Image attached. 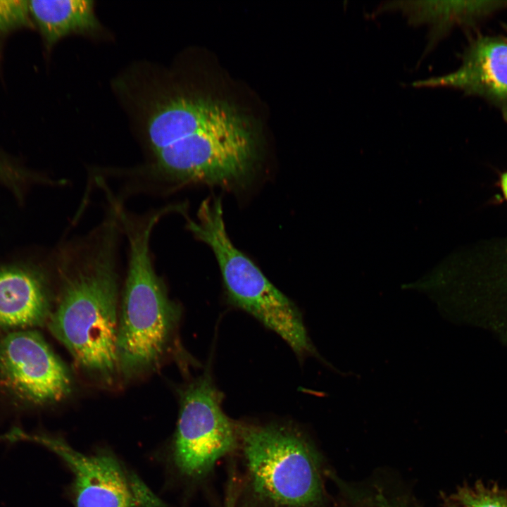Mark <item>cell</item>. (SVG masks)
<instances>
[{
  "label": "cell",
  "instance_id": "6da1fadb",
  "mask_svg": "<svg viewBox=\"0 0 507 507\" xmlns=\"http://www.w3.org/2000/svg\"><path fill=\"white\" fill-rule=\"evenodd\" d=\"M118 223L112 210L101 225L64 252L58 264V300L48 320L75 362L106 379L119 370Z\"/></svg>",
  "mask_w": 507,
  "mask_h": 507
},
{
  "label": "cell",
  "instance_id": "7a4b0ae2",
  "mask_svg": "<svg viewBox=\"0 0 507 507\" xmlns=\"http://www.w3.org/2000/svg\"><path fill=\"white\" fill-rule=\"evenodd\" d=\"M168 211L141 218L120 207L117 214L129 242L127 278L118 319V369L130 375L154 365L163 355L178 318V309L155 272L150 254V236Z\"/></svg>",
  "mask_w": 507,
  "mask_h": 507
},
{
  "label": "cell",
  "instance_id": "3957f363",
  "mask_svg": "<svg viewBox=\"0 0 507 507\" xmlns=\"http://www.w3.org/2000/svg\"><path fill=\"white\" fill-rule=\"evenodd\" d=\"M223 214L220 202H206L199 207L197 220H188L187 227L213 250L229 299L277 333L299 356L316 355L300 311L234 246Z\"/></svg>",
  "mask_w": 507,
  "mask_h": 507
},
{
  "label": "cell",
  "instance_id": "277c9868",
  "mask_svg": "<svg viewBox=\"0 0 507 507\" xmlns=\"http://www.w3.org/2000/svg\"><path fill=\"white\" fill-rule=\"evenodd\" d=\"M254 492L280 507H308L322 495L317 456L298 430L280 424H237Z\"/></svg>",
  "mask_w": 507,
  "mask_h": 507
},
{
  "label": "cell",
  "instance_id": "5b68a950",
  "mask_svg": "<svg viewBox=\"0 0 507 507\" xmlns=\"http://www.w3.org/2000/svg\"><path fill=\"white\" fill-rule=\"evenodd\" d=\"M256 141L235 111L192 136L153 154L147 167L158 182H201L233 186L248 180L254 168Z\"/></svg>",
  "mask_w": 507,
  "mask_h": 507
},
{
  "label": "cell",
  "instance_id": "8992f818",
  "mask_svg": "<svg viewBox=\"0 0 507 507\" xmlns=\"http://www.w3.org/2000/svg\"><path fill=\"white\" fill-rule=\"evenodd\" d=\"M173 444L177 471L199 479L239 444L237 424L222 408L223 394L206 372L182 392Z\"/></svg>",
  "mask_w": 507,
  "mask_h": 507
},
{
  "label": "cell",
  "instance_id": "52a82bcc",
  "mask_svg": "<svg viewBox=\"0 0 507 507\" xmlns=\"http://www.w3.org/2000/svg\"><path fill=\"white\" fill-rule=\"evenodd\" d=\"M36 439L60 456L70 470L75 507H166L111 453L85 454L54 437L38 436Z\"/></svg>",
  "mask_w": 507,
  "mask_h": 507
},
{
  "label": "cell",
  "instance_id": "ba28073f",
  "mask_svg": "<svg viewBox=\"0 0 507 507\" xmlns=\"http://www.w3.org/2000/svg\"><path fill=\"white\" fill-rule=\"evenodd\" d=\"M139 100L142 130L152 154L188 138L234 112L220 102L175 93L150 83Z\"/></svg>",
  "mask_w": 507,
  "mask_h": 507
},
{
  "label": "cell",
  "instance_id": "9c48e42d",
  "mask_svg": "<svg viewBox=\"0 0 507 507\" xmlns=\"http://www.w3.org/2000/svg\"><path fill=\"white\" fill-rule=\"evenodd\" d=\"M51 313V291L42 268L0 265V332L32 329L48 320Z\"/></svg>",
  "mask_w": 507,
  "mask_h": 507
},
{
  "label": "cell",
  "instance_id": "30bf717a",
  "mask_svg": "<svg viewBox=\"0 0 507 507\" xmlns=\"http://www.w3.org/2000/svg\"><path fill=\"white\" fill-rule=\"evenodd\" d=\"M413 85L449 86L492 98H507V42L496 38L480 39L468 51L457 70Z\"/></svg>",
  "mask_w": 507,
  "mask_h": 507
},
{
  "label": "cell",
  "instance_id": "8fae6325",
  "mask_svg": "<svg viewBox=\"0 0 507 507\" xmlns=\"http://www.w3.org/2000/svg\"><path fill=\"white\" fill-rule=\"evenodd\" d=\"M29 3L32 18L49 47L69 35L96 34L101 30L93 1L31 0Z\"/></svg>",
  "mask_w": 507,
  "mask_h": 507
},
{
  "label": "cell",
  "instance_id": "7c38bea8",
  "mask_svg": "<svg viewBox=\"0 0 507 507\" xmlns=\"http://www.w3.org/2000/svg\"><path fill=\"white\" fill-rule=\"evenodd\" d=\"M463 264L479 276L499 278L507 283V236L474 245L465 251Z\"/></svg>",
  "mask_w": 507,
  "mask_h": 507
},
{
  "label": "cell",
  "instance_id": "4fadbf2b",
  "mask_svg": "<svg viewBox=\"0 0 507 507\" xmlns=\"http://www.w3.org/2000/svg\"><path fill=\"white\" fill-rule=\"evenodd\" d=\"M31 23L29 1L0 0V34L30 26Z\"/></svg>",
  "mask_w": 507,
  "mask_h": 507
},
{
  "label": "cell",
  "instance_id": "5bb4252c",
  "mask_svg": "<svg viewBox=\"0 0 507 507\" xmlns=\"http://www.w3.org/2000/svg\"><path fill=\"white\" fill-rule=\"evenodd\" d=\"M465 507H507V499L494 491L480 489L462 493Z\"/></svg>",
  "mask_w": 507,
  "mask_h": 507
},
{
  "label": "cell",
  "instance_id": "9a60e30c",
  "mask_svg": "<svg viewBox=\"0 0 507 507\" xmlns=\"http://www.w3.org/2000/svg\"><path fill=\"white\" fill-rule=\"evenodd\" d=\"M27 174L23 170L7 162L0 156V183L5 184L18 193L23 182L28 180Z\"/></svg>",
  "mask_w": 507,
  "mask_h": 507
},
{
  "label": "cell",
  "instance_id": "2e32d148",
  "mask_svg": "<svg viewBox=\"0 0 507 507\" xmlns=\"http://www.w3.org/2000/svg\"><path fill=\"white\" fill-rule=\"evenodd\" d=\"M499 184L503 196L507 201V171L501 174Z\"/></svg>",
  "mask_w": 507,
  "mask_h": 507
},
{
  "label": "cell",
  "instance_id": "e0dca14e",
  "mask_svg": "<svg viewBox=\"0 0 507 507\" xmlns=\"http://www.w3.org/2000/svg\"><path fill=\"white\" fill-rule=\"evenodd\" d=\"M235 503V494L233 490V485H230L228 494L226 499V507H234Z\"/></svg>",
  "mask_w": 507,
  "mask_h": 507
}]
</instances>
